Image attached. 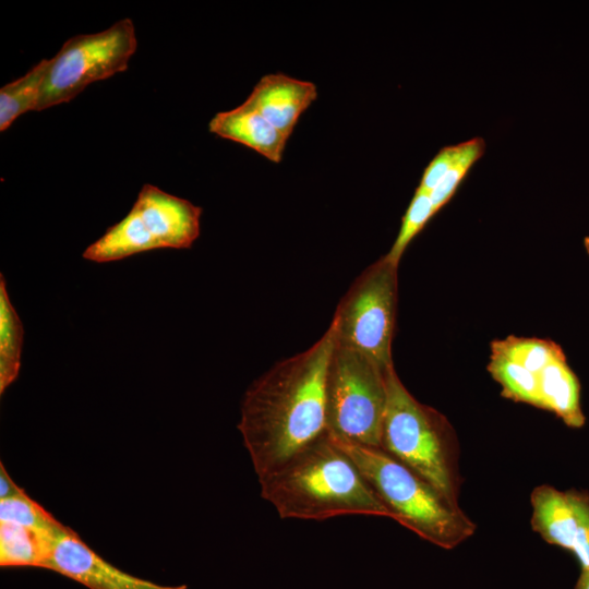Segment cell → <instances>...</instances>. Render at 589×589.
Masks as SVG:
<instances>
[{"mask_svg":"<svg viewBox=\"0 0 589 589\" xmlns=\"http://www.w3.org/2000/svg\"><path fill=\"white\" fill-rule=\"evenodd\" d=\"M540 408L558 416L568 426L585 423L579 402V383L566 363L564 353L538 373Z\"/></svg>","mask_w":589,"mask_h":589,"instance_id":"obj_13","label":"cell"},{"mask_svg":"<svg viewBox=\"0 0 589 589\" xmlns=\"http://www.w3.org/2000/svg\"><path fill=\"white\" fill-rule=\"evenodd\" d=\"M259 482L261 496L283 519L390 518L357 465L328 433Z\"/></svg>","mask_w":589,"mask_h":589,"instance_id":"obj_2","label":"cell"},{"mask_svg":"<svg viewBox=\"0 0 589 589\" xmlns=\"http://www.w3.org/2000/svg\"><path fill=\"white\" fill-rule=\"evenodd\" d=\"M397 268L385 255L370 265L340 299L330 323L337 342L363 353L383 370L394 366Z\"/></svg>","mask_w":589,"mask_h":589,"instance_id":"obj_7","label":"cell"},{"mask_svg":"<svg viewBox=\"0 0 589 589\" xmlns=\"http://www.w3.org/2000/svg\"><path fill=\"white\" fill-rule=\"evenodd\" d=\"M462 147V142L442 147L424 168L417 190L430 193L458 159Z\"/></svg>","mask_w":589,"mask_h":589,"instance_id":"obj_22","label":"cell"},{"mask_svg":"<svg viewBox=\"0 0 589 589\" xmlns=\"http://www.w3.org/2000/svg\"><path fill=\"white\" fill-rule=\"evenodd\" d=\"M23 324L8 294L0 274V394L17 377L23 347Z\"/></svg>","mask_w":589,"mask_h":589,"instance_id":"obj_15","label":"cell"},{"mask_svg":"<svg viewBox=\"0 0 589 589\" xmlns=\"http://www.w3.org/2000/svg\"><path fill=\"white\" fill-rule=\"evenodd\" d=\"M44 568L88 589H188L185 585H159L121 570L99 556L64 525L55 538Z\"/></svg>","mask_w":589,"mask_h":589,"instance_id":"obj_10","label":"cell"},{"mask_svg":"<svg viewBox=\"0 0 589 589\" xmlns=\"http://www.w3.org/2000/svg\"><path fill=\"white\" fill-rule=\"evenodd\" d=\"M62 524L52 531L0 522V566L44 568Z\"/></svg>","mask_w":589,"mask_h":589,"instance_id":"obj_14","label":"cell"},{"mask_svg":"<svg viewBox=\"0 0 589 589\" xmlns=\"http://www.w3.org/2000/svg\"><path fill=\"white\" fill-rule=\"evenodd\" d=\"M51 64L43 59L26 74L0 88V131H5L21 115L36 110L45 75Z\"/></svg>","mask_w":589,"mask_h":589,"instance_id":"obj_16","label":"cell"},{"mask_svg":"<svg viewBox=\"0 0 589 589\" xmlns=\"http://www.w3.org/2000/svg\"><path fill=\"white\" fill-rule=\"evenodd\" d=\"M317 98L313 82L285 73L263 75L244 100L288 139L302 113Z\"/></svg>","mask_w":589,"mask_h":589,"instance_id":"obj_11","label":"cell"},{"mask_svg":"<svg viewBox=\"0 0 589 589\" xmlns=\"http://www.w3.org/2000/svg\"><path fill=\"white\" fill-rule=\"evenodd\" d=\"M389 370H383L363 353L335 340L326 374L330 435L381 448Z\"/></svg>","mask_w":589,"mask_h":589,"instance_id":"obj_6","label":"cell"},{"mask_svg":"<svg viewBox=\"0 0 589 589\" xmlns=\"http://www.w3.org/2000/svg\"><path fill=\"white\" fill-rule=\"evenodd\" d=\"M464 147L458 159L452 165L437 185L430 192L435 212L437 213L454 196L473 164L485 152V141L481 136L462 142Z\"/></svg>","mask_w":589,"mask_h":589,"instance_id":"obj_19","label":"cell"},{"mask_svg":"<svg viewBox=\"0 0 589 589\" xmlns=\"http://www.w3.org/2000/svg\"><path fill=\"white\" fill-rule=\"evenodd\" d=\"M24 491L9 476L2 462H0V500Z\"/></svg>","mask_w":589,"mask_h":589,"instance_id":"obj_23","label":"cell"},{"mask_svg":"<svg viewBox=\"0 0 589 589\" xmlns=\"http://www.w3.org/2000/svg\"><path fill=\"white\" fill-rule=\"evenodd\" d=\"M208 131L240 143L276 164L281 161L288 141L287 136L244 101L233 109L217 112L208 123Z\"/></svg>","mask_w":589,"mask_h":589,"instance_id":"obj_12","label":"cell"},{"mask_svg":"<svg viewBox=\"0 0 589 589\" xmlns=\"http://www.w3.org/2000/svg\"><path fill=\"white\" fill-rule=\"evenodd\" d=\"M202 207L144 184L131 211L83 252L96 263L158 249H189L200 236Z\"/></svg>","mask_w":589,"mask_h":589,"instance_id":"obj_5","label":"cell"},{"mask_svg":"<svg viewBox=\"0 0 589 589\" xmlns=\"http://www.w3.org/2000/svg\"><path fill=\"white\" fill-rule=\"evenodd\" d=\"M530 502L532 529L548 543L570 551L581 569L589 568V495L540 485Z\"/></svg>","mask_w":589,"mask_h":589,"instance_id":"obj_9","label":"cell"},{"mask_svg":"<svg viewBox=\"0 0 589 589\" xmlns=\"http://www.w3.org/2000/svg\"><path fill=\"white\" fill-rule=\"evenodd\" d=\"M488 370L501 384L505 397L540 408L538 374L493 351Z\"/></svg>","mask_w":589,"mask_h":589,"instance_id":"obj_17","label":"cell"},{"mask_svg":"<svg viewBox=\"0 0 589 589\" xmlns=\"http://www.w3.org/2000/svg\"><path fill=\"white\" fill-rule=\"evenodd\" d=\"M584 244H585V248L589 254V237H586L585 240H584Z\"/></svg>","mask_w":589,"mask_h":589,"instance_id":"obj_25","label":"cell"},{"mask_svg":"<svg viewBox=\"0 0 589 589\" xmlns=\"http://www.w3.org/2000/svg\"><path fill=\"white\" fill-rule=\"evenodd\" d=\"M436 214L430 193L416 189L409 206L401 219V226L394 244L385 257L398 266L401 255L412 239Z\"/></svg>","mask_w":589,"mask_h":589,"instance_id":"obj_21","label":"cell"},{"mask_svg":"<svg viewBox=\"0 0 589 589\" xmlns=\"http://www.w3.org/2000/svg\"><path fill=\"white\" fill-rule=\"evenodd\" d=\"M330 324L306 350L274 364L245 392L238 429L259 481L328 433L326 374Z\"/></svg>","mask_w":589,"mask_h":589,"instance_id":"obj_1","label":"cell"},{"mask_svg":"<svg viewBox=\"0 0 589 589\" xmlns=\"http://www.w3.org/2000/svg\"><path fill=\"white\" fill-rule=\"evenodd\" d=\"M330 437L357 465L392 519L446 550L473 534L476 526L458 504L385 450Z\"/></svg>","mask_w":589,"mask_h":589,"instance_id":"obj_3","label":"cell"},{"mask_svg":"<svg viewBox=\"0 0 589 589\" xmlns=\"http://www.w3.org/2000/svg\"><path fill=\"white\" fill-rule=\"evenodd\" d=\"M136 46L131 19L120 20L98 33L71 37L51 58L36 111L69 103L89 84L128 70Z\"/></svg>","mask_w":589,"mask_h":589,"instance_id":"obj_8","label":"cell"},{"mask_svg":"<svg viewBox=\"0 0 589 589\" xmlns=\"http://www.w3.org/2000/svg\"><path fill=\"white\" fill-rule=\"evenodd\" d=\"M575 589H589V568L581 569Z\"/></svg>","mask_w":589,"mask_h":589,"instance_id":"obj_24","label":"cell"},{"mask_svg":"<svg viewBox=\"0 0 589 589\" xmlns=\"http://www.w3.org/2000/svg\"><path fill=\"white\" fill-rule=\"evenodd\" d=\"M0 522L20 525L41 531H52L61 525L24 491L0 500Z\"/></svg>","mask_w":589,"mask_h":589,"instance_id":"obj_20","label":"cell"},{"mask_svg":"<svg viewBox=\"0 0 589 589\" xmlns=\"http://www.w3.org/2000/svg\"><path fill=\"white\" fill-rule=\"evenodd\" d=\"M386 385L381 448L458 504L455 450L443 418L407 390L394 368Z\"/></svg>","mask_w":589,"mask_h":589,"instance_id":"obj_4","label":"cell"},{"mask_svg":"<svg viewBox=\"0 0 589 589\" xmlns=\"http://www.w3.org/2000/svg\"><path fill=\"white\" fill-rule=\"evenodd\" d=\"M492 351L503 354L534 374L563 353L552 341L517 337L494 341Z\"/></svg>","mask_w":589,"mask_h":589,"instance_id":"obj_18","label":"cell"}]
</instances>
